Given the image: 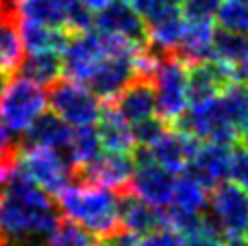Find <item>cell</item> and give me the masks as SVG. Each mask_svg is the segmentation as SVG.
Segmentation results:
<instances>
[{
    "mask_svg": "<svg viewBox=\"0 0 248 246\" xmlns=\"http://www.w3.org/2000/svg\"><path fill=\"white\" fill-rule=\"evenodd\" d=\"M58 214L47 193L31 183L16 166L13 177L0 187V238L6 246H29L49 238Z\"/></svg>",
    "mask_w": 248,
    "mask_h": 246,
    "instance_id": "cell-1",
    "label": "cell"
},
{
    "mask_svg": "<svg viewBox=\"0 0 248 246\" xmlns=\"http://www.w3.org/2000/svg\"><path fill=\"white\" fill-rule=\"evenodd\" d=\"M60 212L91 236L107 240L121 230V201L113 191L94 184H76L58 195Z\"/></svg>",
    "mask_w": 248,
    "mask_h": 246,
    "instance_id": "cell-2",
    "label": "cell"
},
{
    "mask_svg": "<svg viewBox=\"0 0 248 246\" xmlns=\"http://www.w3.org/2000/svg\"><path fill=\"white\" fill-rule=\"evenodd\" d=\"M170 127L197 138L199 142H217L232 146L242 139L240 129L230 117L221 96L199 105H191V109L185 111Z\"/></svg>",
    "mask_w": 248,
    "mask_h": 246,
    "instance_id": "cell-3",
    "label": "cell"
},
{
    "mask_svg": "<svg viewBox=\"0 0 248 246\" xmlns=\"http://www.w3.org/2000/svg\"><path fill=\"white\" fill-rule=\"evenodd\" d=\"M49 103L41 84L29 78H13L0 94V117L11 134H27Z\"/></svg>",
    "mask_w": 248,
    "mask_h": 246,
    "instance_id": "cell-4",
    "label": "cell"
},
{
    "mask_svg": "<svg viewBox=\"0 0 248 246\" xmlns=\"http://www.w3.org/2000/svg\"><path fill=\"white\" fill-rule=\"evenodd\" d=\"M152 80L156 86L158 117L172 125L189 105V64L179 56V51L160 54Z\"/></svg>",
    "mask_w": 248,
    "mask_h": 246,
    "instance_id": "cell-5",
    "label": "cell"
},
{
    "mask_svg": "<svg viewBox=\"0 0 248 246\" xmlns=\"http://www.w3.org/2000/svg\"><path fill=\"white\" fill-rule=\"evenodd\" d=\"M19 169L31 183L49 195H60L68 189L72 164L64 160L60 150L43 146H23L19 150Z\"/></svg>",
    "mask_w": 248,
    "mask_h": 246,
    "instance_id": "cell-6",
    "label": "cell"
},
{
    "mask_svg": "<svg viewBox=\"0 0 248 246\" xmlns=\"http://www.w3.org/2000/svg\"><path fill=\"white\" fill-rule=\"evenodd\" d=\"M51 111L72 127H88L101 121L103 109L96 96L88 86L72 80H58L49 92Z\"/></svg>",
    "mask_w": 248,
    "mask_h": 246,
    "instance_id": "cell-7",
    "label": "cell"
},
{
    "mask_svg": "<svg viewBox=\"0 0 248 246\" xmlns=\"http://www.w3.org/2000/svg\"><path fill=\"white\" fill-rule=\"evenodd\" d=\"M136 160V172L134 181H131V193H136L148 203L156 207H168L172 203L176 179L174 172L164 169L162 164H158L146 148H136L134 152Z\"/></svg>",
    "mask_w": 248,
    "mask_h": 246,
    "instance_id": "cell-8",
    "label": "cell"
},
{
    "mask_svg": "<svg viewBox=\"0 0 248 246\" xmlns=\"http://www.w3.org/2000/svg\"><path fill=\"white\" fill-rule=\"evenodd\" d=\"M211 217L228 240H238L248 230V191L236 183H221L211 191Z\"/></svg>",
    "mask_w": 248,
    "mask_h": 246,
    "instance_id": "cell-9",
    "label": "cell"
},
{
    "mask_svg": "<svg viewBox=\"0 0 248 246\" xmlns=\"http://www.w3.org/2000/svg\"><path fill=\"white\" fill-rule=\"evenodd\" d=\"M136 172L134 154H119V152H105L94 162L86 164L84 169L76 170L74 174L84 184L109 189L119 195L131 193V181Z\"/></svg>",
    "mask_w": 248,
    "mask_h": 246,
    "instance_id": "cell-10",
    "label": "cell"
},
{
    "mask_svg": "<svg viewBox=\"0 0 248 246\" xmlns=\"http://www.w3.org/2000/svg\"><path fill=\"white\" fill-rule=\"evenodd\" d=\"M94 29L105 35H119L138 46H148V27L131 2L111 0L107 6L94 13Z\"/></svg>",
    "mask_w": 248,
    "mask_h": 246,
    "instance_id": "cell-11",
    "label": "cell"
},
{
    "mask_svg": "<svg viewBox=\"0 0 248 246\" xmlns=\"http://www.w3.org/2000/svg\"><path fill=\"white\" fill-rule=\"evenodd\" d=\"M236 80V70L219 60L189 64V103L199 105L219 96Z\"/></svg>",
    "mask_w": 248,
    "mask_h": 246,
    "instance_id": "cell-12",
    "label": "cell"
},
{
    "mask_svg": "<svg viewBox=\"0 0 248 246\" xmlns=\"http://www.w3.org/2000/svg\"><path fill=\"white\" fill-rule=\"evenodd\" d=\"M232 152H234V148L228 144L203 142L185 172L193 174V177L201 181L207 189L214 191L217 184L224 183V179H230Z\"/></svg>",
    "mask_w": 248,
    "mask_h": 246,
    "instance_id": "cell-13",
    "label": "cell"
},
{
    "mask_svg": "<svg viewBox=\"0 0 248 246\" xmlns=\"http://www.w3.org/2000/svg\"><path fill=\"white\" fill-rule=\"evenodd\" d=\"M111 105L117 109V113L131 127L141 121L156 117L158 115V101H156L154 80L152 78H146V76H138Z\"/></svg>",
    "mask_w": 248,
    "mask_h": 246,
    "instance_id": "cell-14",
    "label": "cell"
},
{
    "mask_svg": "<svg viewBox=\"0 0 248 246\" xmlns=\"http://www.w3.org/2000/svg\"><path fill=\"white\" fill-rule=\"evenodd\" d=\"M199 146H201V142L197 138L170 127L154 146L146 148V150L158 164H162L164 169L176 174V172L187 170V166L193 160V156L197 154Z\"/></svg>",
    "mask_w": 248,
    "mask_h": 246,
    "instance_id": "cell-15",
    "label": "cell"
},
{
    "mask_svg": "<svg viewBox=\"0 0 248 246\" xmlns=\"http://www.w3.org/2000/svg\"><path fill=\"white\" fill-rule=\"evenodd\" d=\"M119 201H121V226L125 230L134 232L136 236H146L160 230V228H168L164 209L148 203V201L138 197L136 193L121 195Z\"/></svg>",
    "mask_w": 248,
    "mask_h": 246,
    "instance_id": "cell-16",
    "label": "cell"
},
{
    "mask_svg": "<svg viewBox=\"0 0 248 246\" xmlns=\"http://www.w3.org/2000/svg\"><path fill=\"white\" fill-rule=\"evenodd\" d=\"M25 41L16 11H0V76H13L23 66Z\"/></svg>",
    "mask_w": 248,
    "mask_h": 246,
    "instance_id": "cell-17",
    "label": "cell"
},
{
    "mask_svg": "<svg viewBox=\"0 0 248 246\" xmlns=\"http://www.w3.org/2000/svg\"><path fill=\"white\" fill-rule=\"evenodd\" d=\"M99 134L103 139V148L107 152L134 154L136 152V136L129 123L123 119L111 103H105L103 115L99 121Z\"/></svg>",
    "mask_w": 248,
    "mask_h": 246,
    "instance_id": "cell-18",
    "label": "cell"
},
{
    "mask_svg": "<svg viewBox=\"0 0 248 246\" xmlns=\"http://www.w3.org/2000/svg\"><path fill=\"white\" fill-rule=\"evenodd\" d=\"M214 35L216 27L211 21H189L185 25L183 39L179 43V56L187 64L214 60Z\"/></svg>",
    "mask_w": 248,
    "mask_h": 246,
    "instance_id": "cell-19",
    "label": "cell"
},
{
    "mask_svg": "<svg viewBox=\"0 0 248 246\" xmlns=\"http://www.w3.org/2000/svg\"><path fill=\"white\" fill-rule=\"evenodd\" d=\"M15 11L21 23H37L47 25V27L68 29L66 0H15Z\"/></svg>",
    "mask_w": 248,
    "mask_h": 246,
    "instance_id": "cell-20",
    "label": "cell"
},
{
    "mask_svg": "<svg viewBox=\"0 0 248 246\" xmlns=\"http://www.w3.org/2000/svg\"><path fill=\"white\" fill-rule=\"evenodd\" d=\"M72 125H68L56 113H43L27 131V146H43L68 152L70 144H72Z\"/></svg>",
    "mask_w": 248,
    "mask_h": 246,
    "instance_id": "cell-21",
    "label": "cell"
},
{
    "mask_svg": "<svg viewBox=\"0 0 248 246\" xmlns=\"http://www.w3.org/2000/svg\"><path fill=\"white\" fill-rule=\"evenodd\" d=\"M23 41L31 54H62L68 47L72 39V31L60 29V27H47V25L37 23H21Z\"/></svg>",
    "mask_w": 248,
    "mask_h": 246,
    "instance_id": "cell-22",
    "label": "cell"
},
{
    "mask_svg": "<svg viewBox=\"0 0 248 246\" xmlns=\"http://www.w3.org/2000/svg\"><path fill=\"white\" fill-rule=\"evenodd\" d=\"M103 139L99 134V127L88 125V127H78L72 136V144L68 148V160L72 164L74 172L84 169L86 164L94 162L96 158L103 154Z\"/></svg>",
    "mask_w": 248,
    "mask_h": 246,
    "instance_id": "cell-23",
    "label": "cell"
},
{
    "mask_svg": "<svg viewBox=\"0 0 248 246\" xmlns=\"http://www.w3.org/2000/svg\"><path fill=\"white\" fill-rule=\"evenodd\" d=\"M207 187L201 181H197L189 172H183L176 179L174 195H172V207L187 212L193 215H203L207 207Z\"/></svg>",
    "mask_w": 248,
    "mask_h": 246,
    "instance_id": "cell-24",
    "label": "cell"
},
{
    "mask_svg": "<svg viewBox=\"0 0 248 246\" xmlns=\"http://www.w3.org/2000/svg\"><path fill=\"white\" fill-rule=\"evenodd\" d=\"M214 60L238 68L248 62V33L217 27L214 35Z\"/></svg>",
    "mask_w": 248,
    "mask_h": 246,
    "instance_id": "cell-25",
    "label": "cell"
},
{
    "mask_svg": "<svg viewBox=\"0 0 248 246\" xmlns=\"http://www.w3.org/2000/svg\"><path fill=\"white\" fill-rule=\"evenodd\" d=\"M21 72L25 78L41 86H54L64 74V56L62 54H31L23 62Z\"/></svg>",
    "mask_w": 248,
    "mask_h": 246,
    "instance_id": "cell-26",
    "label": "cell"
},
{
    "mask_svg": "<svg viewBox=\"0 0 248 246\" xmlns=\"http://www.w3.org/2000/svg\"><path fill=\"white\" fill-rule=\"evenodd\" d=\"M129 2L141 16V21L146 23V27L160 23L172 15L183 13L179 0H129Z\"/></svg>",
    "mask_w": 248,
    "mask_h": 246,
    "instance_id": "cell-27",
    "label": "cell"
},
{
    "mask_svg": "<svg viewBox=\"0 0 248 246\" xmlns=\"http://www.w3.org/2000/svg\"><path fill=\"white\" fill-rule=\"evenodd\" d=\"M185 236V246H224V234L211 214H203L199 226H195Z\"/></svg>",
    "mask_w": 248,
    "mask_h": 246,
    "instance_id": "cell-28",
    "label": "cell"
},
{
    "mask_svg": "<svg viewBox=\"0 0 248 246\" xmlns=\"http://www.w3.org/2000/svg\"><path fill=\"white\" fill-rule=\"evenodd\" d=\"M217 23L219 27L248 33V2H236V0H228L219 6L217 11Z\"/></svg>",
    "mask_w": 248,
    "mask_h": 246,
    "instance_id": "cell-29",
    "label": "cell"
},
{
    "mask_svg": "<svg viewBox=\"0 0 248 246\" xmlns=\"http://www.w3.org/2000/svg\"><path fill=\"white\" fill-rule=\"evenodd\" d=\"M46 246H94L91 234L76 224H60L46 240Z\"/></svg>",
    "mask_w": 248,
    "mask_h": 246,
    "instance_id": "cell-30",
    "label": "cell"
},
{
    "mask_svg": "<svg viewBox=\"0 0 248 246\" xmlns=\"http://www.w3.org/2000/svg\"><path fill=\"white\" fill-rule=\"evenodd\" d=\"M230 181L248 191V142H244V139L234 144L232 164H230Z\"/></svg>",
    "mask_w": 248,
    "mask_h": 246,
    "instance_id": "cell-31",
    "label": "cell"
},
{
    "mask_svg": "<svg viewBox=\"0 0 248 246\" xmlns=\"http://www.w3.org/2000/svg\"><path fill=\"white\" fill-rule=\"evenodd\" d=\"M221 0H183V15L189 21H211V16L217 15Z\"/></svg>",
    "mask_w": 248,
    "mask_h": 246,
    "instance_id": "cell-32",
    "label": "cell"
},
{
    "mask_svg": "<svg viewBox=\"0 0 248 246\" xmlns=\"http://www.w3.org/2000/svg\"><path fill=\"white\" fill-rule=\"evenodd\" d=\"M136 246H185V236L170 230V228H160L152 234L140 236Z\"/></svg>",
    "mask_w": 248,
    "mask_h": 246,
    "instance_id": "cell-33",
    "label": "cell"
},
{
    "mask_svg": "<svg viewBox=\"0 0 248 246\" xmlns=\"http://www.w3.org/2000/svg\"><path fill=\"white\" fill-rule=\"evenodd\" d=\"M16 158H19V148H15V144L11 142V129L0 117V169L16 162Z\"/></svg>",
    "mask_w": 248,
    "mask_h": 246,
    "instance_id": "cell-34",
    "label": "cell"
},
{
    "mask_svg": "<svg viewBox=\"0 0 248 246\" xmlns=\"http://www.w3.org/2000/svg\"><path fill=\"white\" fill-rule=\"evenodd\" d=\"M242 139H244V142H248V115H246V121H244V125H242Z\"/></svg>",
    "mask_w": 248,
    "mask_h": 246,
    "instance_id": "cell-35",
    "label": "cell"
},
{
    "mask_svg": "<svg viewBox=\"0 0 248 246\" xmlns=\"http://www.w3.org/2000/svg\"><path fill=\"white\" fill-rule=\"evenodd\" d=\"M226 246H244V242H242L240 238H238V240H230Z\"/></svg>",
    "mask_w": 248,
    "mask_h": 246,
    "instance_id": "cell-36",
    "label": "cell"
},
{
    "mask_svg": "<svg viewBox=\"0 0 248 246\" xmlns=\"http://www.w3.org/2000/svg\"><path fill=\"white\" fill-rule=\"evenodd\" d=\"M2 78H4V76H0V94H2V91H4V84H2Z\"/></svg>",
    "mask_w": 248,
    "mask_h": 246,
    "instance_id": "cell-37",
    "label": "cell"
},
{
    "mask_svg": "<svg viewBox=\"0 0 248 246\" xmlns=\"http://www.w3.org/2000/svg\"><path fill=\"white\" fill-rule=\"evenodd\" d=\"M236 2H248V0H236Z\"/></svg>",
    "mask_w": 248,
    "mask_h": 246,
    "instance_id": "cell-38",
    "label": "cell"
},
{
    "mask_svg": "<svg viewBox=\"0 0 248 246\" xmlns=\"http://www.w3.org/2000/svg\"><path fill=\"white\" fill-rule=\"evenodd\" d=\"M246 238H248V230H246Z\"/></svg>",
    "mask_w": 248,
    "mask_h": 246,
    "instance_id": "cell-39",
    "label": "cell"
}]
</instances>
